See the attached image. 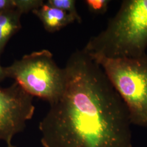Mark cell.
<instances>
[{"label": "cell", "mask_w": 147, "mask_h": 147, "mask_svg": "<svg viewBox=\"0 0 147 147\" xmlns=\"http://www.w3.org/2000/svg\"><path fill=\"white\" fill-rule=\"evenodd\" d=\"M61 96L39 124L43 147H133L128 109L104 70L84 49L64 68Z\"/></svg>", "instance_id": "obj_1"}, {"label": "cell", "mask_w": 147, "mask_h": 147, "mask_svg": "<svg viewBox=\"0 0 147 147\" xmlns=\"http://www.w3.org/2000/svg\"><path fill=\"white\" fill-rule=\"evenodd\" d=\"M147 48V0H125L84 49L92 56L118 59L142 56Z\"/></svg>", "instance_id": "obj_2"}, {"label": "cell", "mask_w": 147, "mask_h": 147, "mask_svg": "<svg viewBox=\"0 0 147 147\" xmlns=\"http://www.w3.org/2000/svg\"><path fill=\"white\" fill-rule=\"evenodd\" d=\"M90 56L101 65L124 101L132 124L147 127V53L118 59Z\"/></svg>", "instance_id": "obj_3"}, {"label": "cell", "mask_w": 147, "mask_h": 147, "mask_svg": "<svg viewBox=\"0 0 147 147\" xmlns=\"http://www.w3.org/2000/svg\"><path fill=\"white\" fill-rule=\"evenodd\" d=\"M5 68L7 78L14 79L29 94L47 100L49 104L63 93L65 69L58 67L48 50L26 55Z\"/></svg>", "instance_id": "obj_4"}, {"label": "cell", "mask_w": 147, "mask_h": 147, "mask_svg": "<svg viewBox=\"0 0 147 147\" xmlns=\"http://www.w3.org/2000/svg\"><path fill=\"white\" fill-rule=\"evenodd\" d=\"M34 111L33 96L16 82L0 87V141L12 143L14 136L25 130Z\"/></svg>", "instance_id": "obj_5"}, {"label": "cell", "mask_w": 147, "mask_h": 147, "mask_svg": "<svg viewBox=\"0 0 147 147\" xmlns=\"http://www.w3.org/2000/svg\"><path fill=\"white\" fill-rule=\"evenodd\" d=\"M32 12L42 22L45 30L50 33L58 31L75 21L73 17L64 11L45 2Z\"/></svg>", "instance_id": "obj_6"}, {"label": "cell", "mask_w": 147, "mask_h": 147, "mask_svg": "<svg viewBox=\"0 0 147 147\" xmlns=\"http://www.w3.org/2000/svg\"><path fill=\"white\" fill-rule=\"evenodd\" d=\"M22 15L17 9L0 14V56L11 38L21 29Z\"/></svg>", "instance_id": "obj_7"}, {"label": "cell", "mask_w": 147, "mask_h": 147, "mask_svg": "<svg viewBox=\"0 0 147 147\" xmlns=\"http://www.w3.org/2000/svg\"><path fill=\"white\" fill-rule=\"evenodd\" d=\"M46 3L49 5L64 11L73 17L75 21L78 23L81 22L82 19L77 11L75 0H48Z\"/></svg>", "instance_id": "obj_8"}, {"label": "cell", "mask_w": 147, "mask_h": 147, "mask_svg": "<svg viewBox=\"0 0 147 147\" xmlns=\"http://www.w3.org/2000/svg\"><path fill=\"white\" fill-rule=\"evenodd\" d=\"M110 1L86 0L84 3L90 12L95 14H104L107 11Z\"/></svg>", "instance_id": "obj_9"}, {"label": "cell", "mask_w": 147, "mask_h": 147, "mask_svg": "<svg viewBox=\"0 0 147 147\" xmlns=\"http://www.w3.org/2000/svg\"><path fill=\"white\" fill-rule=\"evenodd\" d=\"M16 9L23 14L39 8L44 4L42 0H15Z\"/></svg>", "instance_id": "obj_10"}, {"label": "cell", "mask_w": 147, "mask_h": 147, "mask_svg": "<svg viewBox=\"0 0 147 147\" xmlns=\"http://www.w3.org/2000/svg\"><path fill=\"white\" fill-rule=\"evenodd\" d=\"M16 9L15 0H0V14Z\"/></svg>", "instance_id": "obj_11"}, {"label": "cell", "mask_w": 147, "mask_h": 147, "mask_svg": "<svg viewBox=\"0 0 147 147\" xmlns=\"http://www.w3.org/2000/svg\"><path fill=\"white\" fill-rule=\"evenodd\" d=\"M7 73L5 71V67H2L0 64V82H2L4 79L7 78Z\"/></svg>", "instance_id": "obj_12"}]
</instances>
